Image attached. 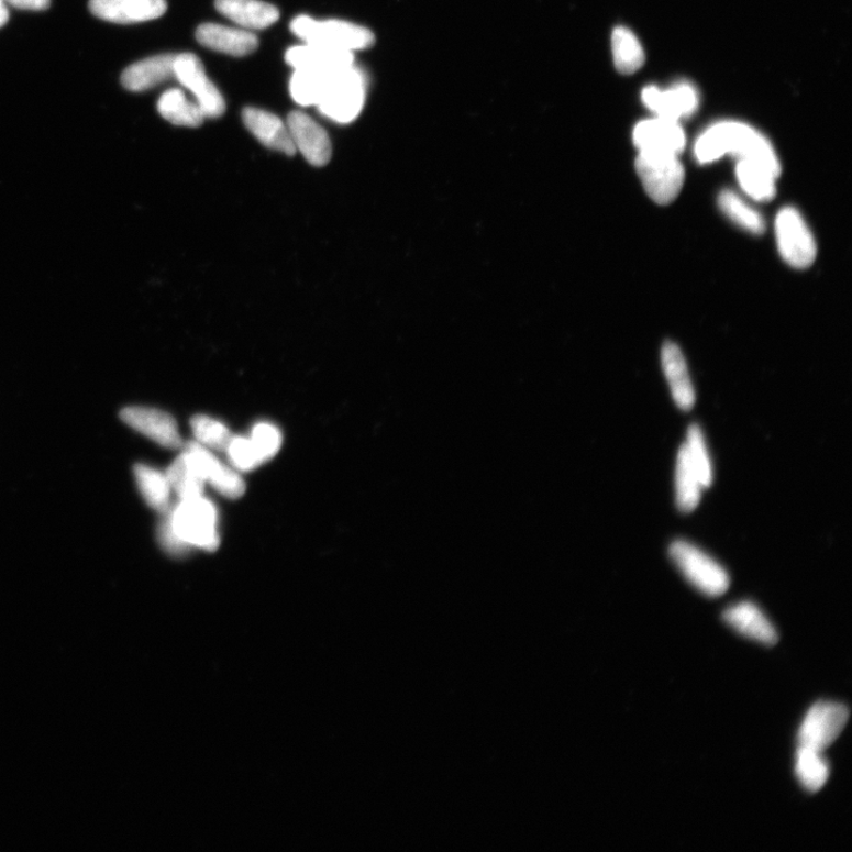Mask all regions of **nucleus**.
I'll list each match as a JSON object with an SVG mask.
<instances>
[{
  "label": "nucleus",
  "instance_id": "f257e3e1",
  "mask_svg": "<svg viewBox=\"0 0 852 852\" xmlns=\"http://www.w3.org/2000/svg\"><path fill=\"white\" fill-rule=\"evenodd\" d=\"M726 154L751 161L781 176L782 166L767 139L745 123L726 121L707 130L695 144V157L701 164L716 162Z\"/></svg>",
  "mask_w": 852,
  "mask_h": 852
},
{
  "label": "nucleus",
  "instance_id": "f03ea898",
  "mask_svg": "<svg viewBox=\"0 0 852 852\" xmlns=\"http://www.w3.org/2000/svg\"><path fill=\"white\" fill-rule=\"evenodd\" d=\"M170 521L179 538L190 547L209 552L220 547V534L217 531L219 514L214 505L201 497L180 500L168 510Z\"/></svg>",
  "mask_w": 852,
  "mask_h": 852
},
{
  "label": "nucleus",
  "instance_id": "7ed1b4c3",
  "mask_svg": "<svg viewBox=\"0 0 852 852\" xmlns=\"http://www.w3.org/2000/svg\"><path fill=\"white\" fill-rule=\"evenodd\" d=\"M673 563L682 575L708 597H720L730 588L727 571L699 547L684 540L673 542L670 549Z\"/></svg>",
  "mask_w": 852,
  "mask_h": 852
},
{
  "label": "nucleus",
  "instance_id": "20e7f679",
  "mask_svg": "<svg viewBox=\"0 0 852 852\" xmlns=\"http://www.w3.org/2000/svg\"><path fill=\"white\" fill-rule=\"evenodd\" d=\"M291 33L307 44L331 46L348 52L370 48L376 37L372 31L344 21L319 22L308 15H299L290 24Z\"/></svg>",
  "mask_w": 852,
  "mask_h": 852
},
{
  "label": "nucleus",
  "instance_id": "39448f33",
  "mask_svg": "<svg viewBox=\"0 0 852 852\" xmlns=\"http://www.w3.org/2000/svg\"><path fill=\"white\" fill-rule=\"evenodd\" d=\"M637 169L648 196L659 206L673 203L684 188L685 168L675 154L640 152Z\"/></svg>",
  "mask_w": 852,
  "mask_h": 852
},
{
  "label": "nucleus",
  "instance_id": "423d86ee",
  "mask_svg": "<svg viewBox=\"0 0 852 852\" xmlns=\"http://www.w3.org/2000/svg\"><path fill=\"white\" fill-rule=\"evenodd\" d=\"M364 75L354 66L332 75L331 81L318 103L320 113L335 122L348 123L358 118L365 102Z\"/></svg>",
  "mask_w": 852,
  "mask_h": 852
},
{
  "label": "nucleus",
  "instance_id": "0eeeda50",
  "mask_svg": "<svg viewBox=\"0 0 852 852\" xmlns=\"http://www.w3.org/2000/svg\"><path fill=\"white\" fill-rule=\"evenodd\" d=\"M778 250L787 265L796 269L809 268L817 256L811 230L798 210L784 208L776 220Z\"/></svg>",
  "mask_w": 852,
  "mask_h": 852
},
{
  "label": "nucleus",
  "instance_id": "6e6552de",
  "mask_svg": "<svg viewBox=\"0 0 852 852\" xmlns=\"http://www.w3.org/2000/svg\"><path fill=\"white\" fill-rule=\"evenodd\" d=\"M849 717V708L842 704H816L799 728V746L825 753L842 734Z\"/></svg>",
  "mask_w": 852,
  "mask_h": 852
},
{
  "label": "nucleus",
  "instance_id": "1a4fd4ad",
  "mask_svg": "<svg viewBox=\"0 0 852 852\" xmlns=\"http://www.w3.org/2000/svg\"><path fill=\"white\" fill-rule=\"evenodd\" d=\"M176 79L196 97L206 118L217 119L225 113V100L209 79L204 65L193 54L176 55L174 64Z\"/></svg>",
  "mask_w": 852,
  "mask_h": 852
},
{
  "label": "nucleus",
  "instance_id": "9d476101",
  "mask_svg": "<svg viewBox=\"0 0 852 852\" xmlns=\"http://www.w3.org/2000/svg\"><path fill=\"white\" fill-rule=\"evenodd\" d=\"M184 451L190 455L206 484L211 485L228 499L235 500L242 497L245 491L242 476L217 458L208 447L192 441L184 445Z\"/></svg>",
  "mask_w": 852,
  "mask_h": 852
},
{
  "label": "nucleus",
  "instance_id": "9b49d317",
  "mask_svg": "<svg viewBox=\"0 0 852 852\" xmlns=\"http://www.w3.org/2000/svg\"><path fill=\"white\" fill-rule=\"evenodd\" d=\"M292 143L309 164L317 167L328 165L332 157V143L327 131L307 114L296 111L287 119Z\"/></svg>",
  "mask_w": 852,
  "mask_h": 852
},
{
  "label": "nucleus",
  "instance_id": "f8f14e48",
  "mask_svg": "<svg viewBox=\"0 0 852 852\" xmlns=\"http://www.w3.org/2000/svg\"><path fill=\"white\" fill-rule=\"evenodd\" d=\"M123 423L143 433L144 436L168 449H179L182 440L175 418L162 410L142 407L123 409Z\"/></svg>",
  "mask_w": 852,
  "mask_h": 852
},
{
  "label": "nucleus",
  "instance_id": "ddd939ff",
  "mask_svg": "<svg viewBox=\"0 0 852 852\" xmlns=\"http://www.w3.org/2000/svg\"><path fill=\"white\" fill-rule=\"evenodd\" d=\"M89 10L106 22L134 24L162 18L167 4L166 0H90Z\"/></svg>",
  "mask_w": 852,
  "mask_h": 852
},
{
  "label": "nucleus",
  "instance_id": "4468645a",
  "mask_svg": "<svg viewBox=\"0 0 852 852\" xmlns=\"http://www.w3.org/2000/svg\"><path fill=\"white\" fill-rule=\"evenodd\" d=\"M633 142L640 152L678 156L685 150L686 135L677 121L657 117L639 123L633 131Z\"/></svg>",
  "mask_w": 852,
  "mask_h": 852
},
{
  "label": "nucleus",
  "instance_id": "2eb2a0df",
  "mask_svg": "<svg viewBox=\"0 0 852 852\" xmlns=\"http://www.w3.org/2000/svg\"><path fill=\"white\" fill-rule=\"evenodd\" d=\"M643 101L657 117L678 121L691 115L699 107V97L693 86L681 84L668 90L648 87L643 90Z\"/></svg>",
  "mask_w": 852,
  "mask_h": 852
},
{
  "label": "nucleus",
  "instance_id": "dca6fc26",
  "mask_svg": "<svg viewBox=\"0 0 852 852\" xmlns=\"http://www.w3.org/2000/svg\"><path fill=\"white\" fill-rule=\"evenodd\" d=\"M242 118L245 128L266 147L289 157L297 153L287 123L280 118L253 107L244 108Z\"/></svg>",
  "mask_w": 852,
  "mask_h": 852
},
{
  "label": "nucleus",
  "instance_id": "f3484780",
  "mask_svg": "<svg viewBox=\"0 0 852 852\" xmlns=\"http://www.w3.org/2000/svg\"><path fill=\"white\" fill-rule=\"evenodd\" d=\"M286 62L294 69L336 73L352 67L354 65V55L348 51L306 43L305 45L292 46L286 53Z\"/></svg>",
  "mask_w": 852,
  "mask_h": 852
},
{
  "label": "nucleus",
  "instance_id": "a211bd4d",
  "mask_svg": "<svg viewBox=\"0 0 852 852\" xmlns=\"http://www.w3.org/2000/svg\"><path fill=\"white\" fill-rule=\"evenodd\" d=\"M723 621L748 639L765 645H774L779 641L776 628L768 618L751 601H742L723 612Z\"/></svg>",
  "mask_w": 852,
  "mask_h": 852
},
{
  "label": "nucleus",
  "instance_id": "6ab92c4d",
  "mask_svg": "<svg viewBox=\"0 0 852 852\" xmlns=\"http://www.w3.org/2000/svg\"><path fill=\"white\" fill-rule=\"evenodd\" d=\"M196 38L208 49L235 57L251 55L258 46L257 37L250 31L212 23L200 25Z\"/></svg>",
  "mask_w": 852,
  "mask_h": 852
},
{
  "label": "nucleus",
  "instance_id": "aec40b11",
  "mask_svg": "<svg viewBox=\"0 0 852 852\" xmlns=\"http://www.w3.org/2000/svg\"><path fill=\"white\" fill-rule=\"evenodd\" d=\"M662 367L676 406L684 411L691 410L696 400L694 386L685 355L674 343L664 344Z\"/></svg>",
  "mask_w": 852,
  "mask_h": 852
},
{
  "label": "nucleus",
  "instance_id": "412c9836",
  "mask_svg": "<svg viewBox=\"0 0 852 852\" xmlns=\"http://www.w3.org/2000/svg\"><path fill=\"white\" fill-rule=\"evenodd\" d=\"M175 58L163 54L137 62L122 73L121 84L130 91H145L173 79Z\"/></svg>",
  "mask_w": 852,
  "mask_h": 852
},
{
  "label": "nucleus",
  "instance_id": "4be33fe9",
  "mask_svg": "<svg viewBox=\"0 0 852 852\" xmlns=\"http://www.w3.org/2000/svg\"><path fill=\"white\" fill-rule=\"evenodd\" d=\"M215 9L244 29H266L280 19L274 5L259 0H215Z\"/></svg>",
  "mask_w": 852,
  "mask_h": 852
},
{
  "label": "nucleus",
  "instance_id": "5701e85b",
  "mask_svg": "<svg viewBox=\"0 0 852 852\" xmlns=\"http://www.w3.org/2000/svg\"><path fill=\"white\" fill-rule=\"evenodd\" d=\"M676 505L682 513H690L699 505L702 485L684 445L679 447L675 474Z\"/></svg>",
  "mask_w": 852,
  "mask_h": 852
},
{
  "label": "nucleus",
  "instance_id": "b1692460",
  "mask_svg": "<svg viewBox=\"0 0 852 852\" xmlns=\"http://www.w3.org/2000/svg\"><path fill=\"white\" fill-rule=\"evenodd\" d=\"M166 476L170 489L178 495L180 500H190L203 495L204 478L195 466L190 455L185 451L170 464Z\"/></svg>",
  "mask_w": 852,
  "mask_h": 852
},
{
  "label": "nucleus",
  "instance_id": "393cba45",
  "mask_svg": "<svg viewBox=\"0 0 852 852\" xmlns=\"http://www.w3.org/2000/svg\"><path fill=\"white\" fill-rule=\"evenodd\" d=\"M161 115L176 126L196 129L203 125L206 117L196 102L185 97V92L174 88L164 92L158 101Z\"/></svg>",
  "mask_w": 852,
  "mask_h": 852
},
{
  "label": "nucleus",
  "instance_id": "a878e982",
  "mask_svg": "<svg viewBox=\"0 0 852 852\" xmlns=\"http://www.w3.org/2000/svg\"><path fill=\"white\" fill-rule=\"evenodd\" d=\"M735 173L741 189L754 200L770 201L776 196L778 177L764 165L739 161Z\"/></svg>",
  "mask_w": 852,
  "mask_h": 852
},
{
  "label": "nucleus",
  "instance_id": "bb28decb",
  "mask_svg": "<svg viewBox=\"0 0 852 852\" xmlns=\"http://www.w3.org/2000/svg\"><path fill=\"white\" fill-rule=\"evenodd\" d=\"M134 476L147 505L159 513H166L170 509V495H173L166 473L147 467L145 464H136Z\"/></svg>",
  "mask_w": 852,
  "mask_h": 852
},
{
  "label": "nucleus",
  "instance_id": "cd10ccee",
  "mask_svg": "<svg viewBox=\"0 0 852 852\" xmlns=\"http://www.w3.org/2000/svg\"><path fill=\"white\" fill-rule=\"evenodd\" d=\"M333 74L313 69H296L289 84L292 100L305 107L318 106L327 92Z\"/></svg>",
  "mask_w": 852,
  "mask_h": 852
},
{
  "label": "nucleus",
  "instance_id": "c85d7f7f",
  "mask_svg": "<svg viewBox=\"0 0 852 852\" xmlns=\"http://www.w3.org/2000/svg\"><path fill=\"white\" fill-rule=\"evenodd\" d=\"M796 776L801 786L809 793L820 792L830 777V766L823 752L799 746L796 757Z\"/></svg>",
  "mask_w": 852,
  "mask_h": 852
},
{
  "label": "nucleus",
  "instance_id": "c756f323",
  "mask_svg": "<svg viewBox=\"0 0 852 852\" xmlns=\"http://www.w3.org/2000/svg\"><path fill=\"white\" fill-rule=\"evenodd\" d=\"M611 46L618 71L629 75L643 66L645 57L642 45L629 29L616 27L611 37Z\"/></svg>",
  "mask_w": 852,
  "mask_h": 852
},
{
  "label": "nucleus",
  "instance_id": "7c9ffc66",
  "mask_svg": "<svg viewBox=\"0 0 852 852\" xmlns=\"http://www.w3.org/2000/svg\"><path fill=\"white\" fill-rule=\"evenodd\" d=\"M719 206L728 219L752 234L762 235L765 231L763 215L733 191H722L719 196Z\"/></svg>",
  "mask_w": 852,
  "mask_h": 852
},
{
  "label": "nucleus",
  "instance_id": "2f4dec72",
  "mask_svg": "<svg viewBox=\"0 0 852 852\" xmlns=\"http://www.w3.org/2000/svg\"><path fill=\"white\" fill-rule=\"evenodd\" d=\"M191 427L197 442L217 452H226L231 440L234 439L223 423L208 416L199 414L193 417Z\"/></svg>",
  "mask_w": 852,
  "mask_h": 852
},
{
  "label": "nucleus",
  "instance_id": "473e14b6",
  "mask_svg": "<svg viewBox=\"0 0 852 852\" xmlns=\"http://www.w3.org/2000/svg\"><path fill=\"white\" fill-rule=\"evenodd\" d=\"M685 446L704 489L709 488L712 484V464L699 425L689 427Z\"/></svg>",
  "mask_w": 852,
  "mask_h": 852
},
{
  "label": "nucleus",
  "instance_id": "72a5a7b5",
  "mask_svg": "<svg viewBox=\"0 0 852 852\" xmlns=\"http://www.w3.org/2000/svg\"><path fill=\"white\" fill-rule=\"evenodd\" d=\"M251 441L263 463L268 462L280 451L283 433L275 425L263 422L254 427Z\"/></svg>",
  "mask_w": 852,
  "mask_h": 852
},
{
  "label": "nucleus",
  "instance_id": "f704fd0d",
  "mask_svg": "<svg viewBox=\"0 0 852 852\" xmlns=\"http://www.w3.org/2000/svg\"><path fill=\"white\" fill-rule=\"evenodd\" d=\"M226 453L232 466L243 473L252 472L263 463L251 439H232Z\"/></svg>",
  "mask_w": 852,
  "mask_h": 852
},
{
  "label": "nucleus",
  "instance_id": "c9c22d12",
  "mask_svg": "<svg viewBox=\"0 0 852 852\" xmlns=\"http://www.w3.org/2000/svg\"><path fill=\"white\" fill-rule=\"evenodd\" d=\"M158 529V539L162 547L170 555L181 556L189 552L191 549L186 542H184L176 533L173 521H170L169 513H164Z\"/></svg>",
  "mask_w": 852,
  "mask_h": 852
},
{
  "label": "nucleus",
  "instance_id": "e433bc0d",
  "mask_svg": "<svg viewBox=\"0 0 852 852\" xmlns=\"http://www.w3.org/2000/svg\"><path fill=\"white\" fill-rule=\"evenodd\" d=\"M15 9L42 11L51 7V0H2Z\"/></svg>",
  "mask_w": 852,
  "mask_h": 852
},
{
  "label": "nucleus",
  "instance_id": "4c0bfd02",
  "mask_svg": "<svg viewBox=\"0 0 852 852\" xmlns=\"http://www.w3.org/2000/svg\"><path fill=\"white\" fill-rule=\"evenodd\" d=\"M9 21V11L5 7V3L0 0V27L5 25Z\"/></svg>",
  "mask_w": 852,
  "mask_h": 852
}]
</instances>
